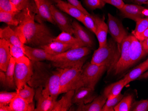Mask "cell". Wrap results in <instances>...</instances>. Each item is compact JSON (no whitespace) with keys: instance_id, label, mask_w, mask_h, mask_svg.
<instances>
[{"instance_id":"cell-31","label":"cell","mask_w":148,"mask_h":111,"mask_svg":"<svg viewBox=\"0 0 148 111\" xmlns=\"http://www.w3.org/2000/svg\"><path fill=\"white\" fill-rule=\"evenodd\" d=\"M16 61L12 57L8 68L5 72L6 80V87L12 89H16L14 81L15 67Z\"/></svg>"},{"instance_id":"cell-19","label":"cell","mask_w":148,"mask_h":111,"mask_svg":"<svg viewBox=\"0 0 148 111\" xmlns=\"http://www.w3.org/2000/svg\"><path fill=\"white\" fill-rule=\"evenodd\" d=\"M56 4V6L64 12L75 18L78 21L81 22L85 14L82 12L69 2L62 0H52Z\"/></svg>"},{"instance_id":"cell-3","label":"cell","mask_w":148,"mask_h":111,"mask_svg":"<svg viewBox=\"0 0 148 111\" xmlns=\"http://www.w3.org/2000/svg\"><path fill=\"white\" fill-rule=\"evenodd\" d=\"M121 53L120 45L114 39H110L105 46L94 52L90 63L106 67L108 73L114 71Z\"/></svg>"},{"instance_id":"cell-1","label":"cell","mask_w":148,"mask_h":111,"mask_svg":"<svg viewBox=\"0 0 148 111\" xmlns=\"http://www.w3.org/2000/svg\"><path fill=\"white\" fill-rule=\"evenodd\" d=\"M24 11V19L14 30L21 42L39 48L52 42L55 37L49 29L44 23L35 22V14L29 9Z\"/></svg>"},{"instance_id":"cell-20","label":"cell","mask_w":148,"mask_h":111,"mask_svg":"<svg viewBox=\"0 0 148 111\" xmlns=\"http://www.w3.org/2000/svg\"><path fill=\"white\" fill-rule=\"evenodd\" d=\"M25 16V11L20 12H8L0 11V21L9 25L18 26Z\"/></svg>"},{"instance_id":"cell-24","label":"cell","mask_w":148,"mask_h":111,"mask_svg":"<svg viewBox=\"0 0 148 111\" xmlns=\"http://www.w3.org/2000/svg\"><path fill=\"white\" fill-rule=\"evenodd\" d=\"M0 38L5 39L10 44L17 46L23 48L24 44L18 37L14 30H12L10 26L0 29Z\"/></svg>"},{"instance_id":"cell-38","label":"cell","mask_w":148,"mask_h":111,"mask_svg":"<svg viewBox=\"0 0 148 111\" xmlns=\"http://www.w3.org/2000/svg\"><path fill=\"white\" fill-rule=\"evenodd\" d=\"M148 29V18H142L136 22V28L132 34L135 37H137Z\"/></svg>"},{"instance_id":"cell-39","label":"cell","mask_w":148,"mask_h":111,"mask_svg":"<svg viewBox=\"0 0 148 111\" xmlns=\"http://www.w3.org/2000/svg\"><path fill=\"white\" fill-rule=\"evenodd\" d=\"M0 11L8 12H20L11 0H0Z\"/></svg>"},{"instance_id":"cell-25","label":"cell","mask_w":148,"mask_h":111,"mask_svg":"<svg viewBox=\"0 0 148 111\" xmlns=\"http://www.w3.org/2000/svg\"><path fill=\"white\" fill-rule=\"evenodd\" d=\"M125 86L124 79L123 78L106 86L103 94L107 99H112L121 93L122 89Z\"/></svg>"},{"instance_id":"cell-16","label":"cell","mask_w":148,"mask_h":111,"mask_svg":"<svg viewBox=\"0 0 148 111\" xmlns=\"http://www.w3.org/2000/svg\"><path fill=\"white\" fill-rule=\"evenodd\" d=\"M23 49L25 55L32 62H42L44 60L51 61L52 59V55L41 48L30 47L24 44Z\"/></svg>"},{"instance_id":"cell-45","label":"cell","mask_w":148,"mask_h":111,"mask_svg":"<svg viewBox=\"0 0 148 111\" xmlns=\"http://www.w3.org/2000/svg\"><path fill=\"white\" fill-rule=\"evenodd\" d=\"M0 81L2 86L6 87L5 73L2 70H1L0 72Z\"/></svg>"},{"instance_id":"cell-9","label":"cell","mask_w":148,"mask_h":111,"mask_svg":"<svg viewBox=\"0 0 148 111\" xmlns=\"http://www.w3.org/2000/svg\"><path fill=\"white\" fill-rule=\"evenodd\" d=\"M108 32L114 40L121 45L122 42L128 36L123 24L118 18L110 14H108Z\"/></svg>"},{"instance_id":"cell-44","label":"cell","mask_w":148,"mask_h":111,"mask_svg":"<svg viewBox=\"0 0 148 111\" xmlns=\"http://www.w3.org/2000/svg\"><path fill=\"white\" fill-rule=\"evenodd\" d=\"M135 37L140 42H142L147 39L148 38V29L142 33Z\"/></svg>"},{"instance_id":"cell-6","label":"cell","mask_w":148,"mask_h":111,"mask_svg":"<svg viewBox=\"0 0 148 111\" xmlns=\"http://www.w3.org/2000/svg\"><path fill=\"white\" fill-rule=\"evenodd\" d=\"M82 68L64 69L60 77V94L71 90H76L81 86V74Z\"/></svg>"},{"instance_id":"cell-15","label":"cell","mask_w":148,"mask_h":111,"mask_svg":"<svg viewBox=\"0 0 148 111\" xmlns=\"http://www.w3.org/2000/svg\"><path fill=\"white\" fill-rule=\"evenodd\" d=\"M43 89H36L35 99L36 101L35 111H51L56 100L51 97H46L42 93Z\"/></svg>"},{"instance_id":"cell-29","label":"cell","mask_w":148,"mask_h":111,"mask_svg":"<svg viewBox=\"0 0 148 111\" xmlns=\"http://www.w3.org/2000/svg\"><path fill=\"white\" fill-rule=\"evenodd\" d=\"M53 41H59L70 45L73 48L85 47L84 44L76 37H74L72 35L64 31H62V33L55 37Z\"/></svg>"},{"instance_id":"cell-21","label":"cell","mask_w":148,"mask_h":111,"mask_svg":"<svg viewBox=\"0 0 148 111\" xmlns=\"http://www.w3.org/2000/svg\"><path fill=\"white\" fill-rule=\"evenodd\" d=\"M107 99L103 94L97 96L92 102L87 104H78L75 111H102Z\"/></svg>"},{"instance_id":"cell-11","label":"cell","mask_w":148,"mask_h":111,"mask_svg":"<svg viewBox=\"0 0 148 111\" xmlns=\"http://www.w3.org/2000/svg\"><path fill=\"white\" fill-rule=\"evenodd\" d=\"M95 90L87 87H81L75 91L72 98L73 104H87L97 97Z\"/></svg>"},{"instance_id":"cell-26","label":"cell","mask_w":148,"mask_h":111,"mask_svg":"<svg viewBox=\"0 0 148 111\" xmlns=\"http://www.w3.org/2000/svg\"><path fill=\"white\" fill-rule=\"evenodd\" d=\"M148 69V61L146 60L138 65L125 76L123 79L125 82V86H127L130 82L138 79L140 75Z\"/></svg>"},{"instance_id":"cell-36","label":"cell","mask_w":148,"mask_h":111,"mask_svg":"<svg viewBox=\"0 0 148 111\" xmlns=\"http://www.w3.org/2000/svg\"><path fill=\"white\" fill-rule=\"evenodd\" d=\"M18 96L17 91L9 92L2 91L0 93V106L9 105L15 97Z\"/></svg>"},{"instance_id":"cell-5","label":"cell","mask_w":148,"mask_h":111,"mask_svg":"<svg viewBox=\"0 0 148 111\" xmlns=\"http://www.w3.org/2000/svg\"><path fill=\"white\" fill-rule=\"evenodd\" d=\"M106 70V67L98 66L90 62L86 63L82 67L81 86L90 88L95 90L96 84Z\"/></svg>"},{"instance_id":"cell-30","label":"cell","mask_w":148,"mask_h":111,"mask_svg":"<svg viewBox=\"0 0 148 111\" xmlns=\"http://www.w3.org/2000/svg\"><path fill=\"white\" fill-rule=\"evenodd\" d=\"M10 50L12 56L14 59L16 63L29 64L32 61L25 54L23 48L10 44Z\"/></svg>"},{"instance_id":"cell-13","label":"cell","mask_w":148,"mask_h":111,"mask_svg":"<svg viewBox=\"0 0 148 111\" xmlns=\"http://www.w3.org/2000/svg\"><path fill=\"white\" fill-rule=\"evenodd\" d=\"M72 25L75 37L84 44L85 47L90 48H93L95 43L94 38L90 32L81 25L77 21L74 20Z\"/></svg>"},{"instance_id":"cell-32","label":"cell","mask_w":148,"mask_h":111,"mask_svg":"<svg viewBox=\"0 0 148 111\" xmlns=\"http://www.w3.org/2000/svg\"><path fill=\"white\" fill-rule=\"evenodd\" d=\"M18 11L21 12L29 9L34 14H38V10L35 2L33 3L30 0H11Z\"/></svg>"},{"instance_id":"cell-22","label":"cell","mask_w":148,"mask_h":111,"mask_svg":"<svg viewBox=\"0 0 148 111\" xmlns=\"http://www.w3.org/2000/svg\"><path fill=\"white\" fill-rule=\"evenodd\" d=\"M75 90H71L65 93L61 99L56 101L51 111H68L70 109L72 103V98Z\"/></svg>"},{"instance_id":"cell-12","label":"cell","mask_w":148,"mask_h":111,"mask_svg":"<svg viewBox=\"0 0 148 111\" xmlns=\"http://www.w3.org/2000/svg\"><path fill=\"white\" fill-rule=\"evenodd\" d=\"M148 54V50L143 48L142 43L134 36L131 35V42L130 48V67L134 66Z\"/></svg>"},{"instance_id":"cell-49","label":"cell","mask_w":148,"mask_h":111,"mask_svg":"<svg viewBox=\"0 0 148 111\" xmlns=\"http://www.w3.org/2000/svg\"><path fill=\"white\" fill-rule=\"evenodd\" d=\"M147 78H148V71L144 73L143 74H142L138 78V79L141 80V79H146Z\"/></svg>"},{"instance_id":"cell-40","label":"cell","mask_w":148,"mask_h":111,"mask_svg":"<svg viewBox=\"0 0 148 111\" xmlns=\"http://www.w3.org/2000/svg\"><path fill=\"white\" fill-rule=\"evenodd\" d=\"M130 111H148V100H142L134 102L132 103Z\"/></svg>"},{"instance_id":"cell-48","label":"cell","mask_w":148,"mask_h":111,"mask_svg":"<svg viewBox=\"0 0 148 111\" xmlns=\"http://www.w3.org/2000/svg\"><path fill=\"white\" fill-rule=\"evenodd\" d=\"M130 1L137 3V4H139V5L146 4V3L148 1V0H130Z\"/></svg>"},{"instance_id":"cell-43","label":"cell","mask_w":148,"mask_h":111,"mask_svg":"<svg viewBox=\"0 0 148 111\" xmlns=\"http://www.w3.org/2000/svg\"><path fill=\"white\" fill-rule=\"evenodd\" d=\"M105 3L109 4L114 6L119 10H120L125 5L123 0H102Z\"/></svg>"},{"instance_id":"cell-52","label":"cell","mask_w":148,"mask_h":111,"mask_svg":"<svg viewBox=\"0 0 148 111\" xmlns=\"http://www.w3.org/2000/svg\"><path fill=\"white\" fill-rule=\"evenodd\" d=\"M36 0H33V1H35Z\"/></svg>"},{"instance_id":"cell-53","label":"cell","mask_w":148,"mask_h":111,"mask_svg":"<svg viewBox=\"0 0 148 111\" xmlns=\"http://www.w3.org/2000/svg\"><path fill=\"white\" fill-rule=\"evenodd\" d=\"M147 60H148V59H147Z\"/></svg>"},{"instance_id":"cell-2","label":"cell","mask_w":148,"mask_h":111,"mask_svg":"<svg viewBox=\"0 0 148 111\" xmlns=\"http://www.w3.org/2000/svg\"><path fill=\"white\" fill-rule=\"evenodd\" d=\"M32 62L33 74L27 84L35 89L42 88L44 96L51 97L56 100L60 94V78L64 69L56 67L51 64Z\"/></svg>"},{"instance_id":"cell-18","label":"cell","mask_w":148,"mask_h":111,"mask_svg":"<svg viewBox=\"0 0 148 111\" xmlns=\"http://www.w3.org/2000/svg\"><path fill=\"white\" fill-rule=\"evenodd\" d=\"M10 44L5 39H0V69L5 72L11 59Z\"/></svg>"},{"instance_id":"cell-51","label":"cell","mask_w":148,"mask_h":111,"mask_svg":"<svg viewBox=\"0 0 148 111\" xmlns=\"http://www.w3.org/2000/svg\"><path fill=\"white\" fill-rule=\"evenodd\" d=\"M146 5H148V1L146 3Z\"/></svg>"},{"instance_id":"cell-37","label":"cell","mask_w":148,"mask_h":111,"mask_svg":"<svg viewBox=\"0 0 148 111\" xmlns=\"http://www.w3.org/2000/svg\"><path fill=\"white\" fill-rule=\"evenodd\" d=\"M124 95L121 93L117 97L111 99H107L103 107L102 111H114L115 107L123 99Z\"/></svg>"},{"instance_id":"cell-17","label":"cell","mask_w":148,"mask_h":111,"mask_svg":"<svg viewBox=\"0 0 148 111\" xmlns=\"http://www.w3.org/2000/svg\"><path fill=\"white\" fill-rule=\"evenodd\" d=\"M35 2L38 10V15L41 19L56 25L51 12V3L49 0H36Z\"/></svg>"},{"instance_id":"cell-27","label":"cell","mask_w":148,"mask_h":111,"mask_svg":"<svg viewBox=\"0 0 148 111\" xmlns=\"http://www.w3.org/2000/svg\"><path fill=\"white\" fill-rule=\"evenodd\" d=\"M11 111H35L34 104L29 103L21 97H15L9 104Z\"/></svg>"},{"instance_id":"cell-23","label":"cell","mask_w":148,"mask_h":111,"mask_svg":"<svg viewBox=\"0 0 148 111\" xmlns=\"http://www.w3.org/2000/svg\"><path fill=\"white\" fill-rule=\"evenodd\" d=\"M40 48L45 50L48 54L52 56L60 54L73 48L70 45L55 41H53L50 44L43 46Z\"/></svg>"},{"instance_id":"cell-14","label":"cell","mask_w":148,"mask_h":111,"mask_svg":"<svg viewBox=\"0 0 148 111\" xmlns=\"http://www.w3.org/2000/svg\"><path fill=\"white\" fill-rule=\"evenodd\" d=\"M146 8L139 5L125 4L119 10L124 18H129L137 22L140 19L144 18V11Z\"/></svg>"},{"instance_id":"cell-50","label":"cell","mask_w":148,"mask_h":111,"mask_svg":"<svg viewBox=\"0 0 148 111\" xmlns=\"http://www.w3.org/2000/svg\"><path fill=\"white\" fill-rule=\"evenodd\" d=\"M148 5V6H147V8L144 11V15L145 18H148V5Z\"/></svg>"},{"instance_id":"cell-42","label":"cell","mask_w":148,"mask_h":111,"mask_svg":"<svg viewBox=\"0 0 148 111\" xmlns=\"http://www.w3.org/2000/svg\"><path fill=\"white\" fill-rule=\"evenodd\" d=\"M69 3L71 4L72 5L74 6V7L79 10L81 12H82L83 14L85 15H90L88 11H87L83 7L81 3L79 1V0H67Z\"/></svg>"},{"instance_id":"cell-46","label":"cell","mask_w":148,"mask_h":111,"mask_svg":"<svg viewBox=\"0 0 148 111\" xmlns=\"http://www.w3.org/2000/svg\"><path fill=\"white\" fill-rule=\"evenodd\" d=\"M140 42L142 43V46H143V48L145 50H148V38Z\"/></svg>"},{"instance_id":"cell-4","label":"cell","mask_w":148,"mask_h":111,"mask_svg":"<svg viewBox=\"0 0 148 111\" xmlns=\"http://www.w3.org/2000/svg\"><path fill=\"white\" fill-rule=\"evenodd\" d=\"M90 53V48L80 47L71 49L58 55L52 56L51 64L59 68H82L86 59V56Z\"/></svg>"},{"instance_id":"cell-7","label":"cell","mask_w":148,"mask_h":111,"mask_svg":"<svg viewBox=\"0 0 148 111\" xmlns=\"http://www.w3.org/2000/svg\"><path fill=\"white\" fill-rule=\"evenodd\" d=\"M33 74L32 62L29 64L16 63L15 67L14 81L16 91L22 89L28 83Z\"/></svg>"},{"instance_id":"cell-41","label":"cell","mask_w":148,"mask_h":111,"mask_svg":"<svg viewBox=\"0 0 148 111\" xmlns=\"http://www.w3.org/2000/svg\"><path fill=\"white\" fill-rule=\"evenodd\" d=\"M86 5L90 10L102 9L106 3L102 0H84Z\"/></svg>"},{"instance_id":"cell-35","label":"cell","mask_w":148,"mask_h":111,"mask_svg":"<svg viewBox=\"0 0 148 111\" xmlns=\"http://www.w3.org/2000/svg\"><path fill=\"white\" fill-rule=\"evenodd\" d=\"M133 97L130 94L124 96L118 105L114 108L115 111H130L133 103Z\"/></svg>"},{"instance_id":"cell-47","label":"cell","mask_w":148,"mask_h":111,"mask_svg":"<svg viewBox=\"0 0 148 111\" xmlns=\"http://www.w3.org/2000/svg\"><path fill=\"white\" fill-rule=\"evenodd\" d=\"M0 111H11L9 105L7 106H0Z\"/></svg>"},{"instance_id":"cell-10","label":"cell","mask_w":148,"mask_h":111,"mask_svg":"<svg viewBox=\"0 0 148 111\" xmlns=\"http://www.w3.org/2000/svg\"><path fill=\"white\" fill-rule=\"evenodd\" d=\"M51 12L53 20L62 31L67 32L71 35L74 34L72 23L69 17L60 11L54 5L51 4Z\"/></svg>"},{"instance_id":"cell-33","label":"cell","mask_w":148,"mask_h":111,"mask_svg":"<svg viewBox=\"0 0 148 111\" xmlns=\"http://www.w3.org/2000/svg\"><path fill=\"white\" fill-rule=\"evenodd\" d=\"M16 91L18 97L22 98L29 103L33 102V99L35 95V89L29 86L28 84H25L22 89Z\"/></svg>"},{"instance_id":"cell-8","label":"cell","mask_w":148,"mask_h":111,"mask_svg":"<svg viewBox=\"0 0 148 111\" xmlns=\"http://www.w3.org/2000/svg\"><path fill=\"white\" fill-rule=\"evenodd\" d=\"M131 42V35H128L121 44V53L119 59L115 68V74H119L130 67V48Z\"/></svg>"},{"instance_id":"cell-28","label":"cell","mask_w":148,"mask_h":111,"mask_svg":"<svg viewBox=\"0 0 148 111\" xmlns=\"http://www.w3.org/2000/svg\"><path fill=\"white\" fill-rule=\"evenodd\" d=\"M108 32V27L103 19L98 17L96 37L99 43V48L103 47L107 44V35Z\"/></svg>"},{"instance_id":"cell-34","label":"cell","mask_w":148,"mask_h":111,"mask_svg":"<svg viewBox=\"0 0 148 111\" xmlns=\"http://www.w3.org/2000/svg\"><path fill=\"white\" fill-rule=\"evenodd\" d=\"M98 16L92 15H85L82 19L81 23L90 31L96 34L98 27Z\"/></svg>"}]
</instances>
